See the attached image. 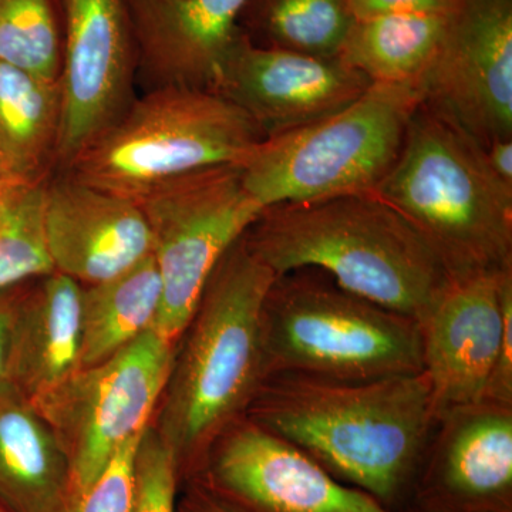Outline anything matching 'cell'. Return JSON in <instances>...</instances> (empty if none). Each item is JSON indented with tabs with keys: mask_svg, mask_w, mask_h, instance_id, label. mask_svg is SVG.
<instances>
[{
	"mask_svg": "<svg viewBox=\"0 0 512 512\" xmlns=\"http://www.w3.org/2000/svg\"><path fill=\"white\" fill-rule=\"evenodd\" d=\"M245 417L393 511L413 495L437 424L424 372L357 382L271 373Z\"/></svg>",
	"mask_w": 512,
	"mask_h": 512,
	"instance_id": "cell-1",
	"label": "cell"
},
{
	"mask_svg": "<svg viewBox=\"0 0 512 512\" xmlns=\"http://www.w3.org/2000/svg\"><path fill=\"white\" fill-rule=\"evenodd\" d=\"M275 276L239 238L212 271L175 345L150 426L170 451L180 485L200 474L215 441L244 419L268 376L262 306Z\"/></svg>",
	"mask_w": 512,
	"mask_h": 512,
	"instance_id": "cell-2",
	"label": "cell"
},
{
	"mask_svg": "<svg viewBox=\"0 0 512 512\" xmlns=\"http://www.w3.org/2000/svg\"><path fill=\"white\" fill-rule=\"evenodd\" d=\"M242 238L276 276L318 269L345 291L417 322L451 284L412 225L373 194L266 207Z\"/></svg>",
	"mask_w": 512,
	"mask_h": 512,
	"instance_id": "cell-3",
	"label": "cell"
},
{
	"mask_svg": "<svg viewBox=\"0 0 512 512\" xmlns=\"http://www.w3.org/2000/svg\"><path fill=\"white\" fill-rule=\"evenodd\" d=\"M372 194L412 225L451 282L511 271L512 188L470 134L427 104Z\"/></svg>",
	"mask_w": 512,
	"mask_h": 512,
	"instance_id": "cell-4",
	"label": "cell"
},
{
	"mask_svg": "<svg viewBox=\"0 0 512 512\" xmlns=\"http://www.w3.org/2000/svg\"><path fill=\"white\" fill-rule=\"evenodd\" d=\"M268 375L375 380L423 372L420 323L340 288L325 272L275 276L262 306Z\"/></svg>",
	"mask_w": 512,
	"mask_h": 512,
	"instance_id": "cell-5",
	"label": "cell"
},
{
	"mask_svg": "<svg viewBox=\"0 0 512 512\" xmlns=\"http://www.w3.org/2000/svg\"><path fill=\"white\" fill-rule=\"evenodd\" d=\"M262 138L258 124L215 90L154 87L131 100L63 173L137 202L181 175L238 165Z\"/></svg>",
	"mask_w": 512,
	"mask_h": 512,
	"instance_id": "cell-6",
	"label": "cell"
},
{
	"mask_svg": "<svg viewBox=\"0 0 512 512\" xmlns=\"http://www.w3.org/2000/svg\"><path fill=\"white\" fill-rule=\"evenodd\" d=\"M423 103L420 83H372L322 119L262 138L238 164L262 207L372 194Z\"/></svg>",
	"mask_w": 512,
	"mask_h": 512,
	"instance_id": "cell-7",
	"label": "cell"
},
{
	"mask_svg": "<svg viewBox=\"0 0 512 512\" xmlns=\"http://www.w3.org/2000/svg\"><path fill=\"white\" fill-rule=\"evenodd\" d=\"M163 285L156 326L177 345L215 266L264 207L238 165H217L157 185L137 201Z\"/></svg>",
	"mask_w": 512,
	"mask_h": 512,
	"instance_id": "cell-8",
	"label": "cell"
},
{
	"mask_svg": "<svg viewBox=\"0 0 512 512\" xmlns=\"http://www.w3.org/2000/svg\"><path fill=\"white\" fill-rule=\"evenodd\" d=\"M175 343L156 329L100 365L82 367L37 400L72 468L77 497L127 441L150 426L170 376Z\"/></svg>",
	"mask_w": 512,
	"mask_h": 512,
	"instance_id": "cell-9",
	"label": "cell"
},
{
	"mask_svg": "<svg viewBox=\"0 0 512 512\" xmlns=\"http://www.w3.org/2000/svg\"><path fill=\"white\" fill-rule=\"evenodd\" d=\"M420 87L481 147L512 138V0H461Z\"/></svg>",
	"mask_w": 512,
	"mask_h": 512,
	"instance_id": "cell-10",
	"label": "cell"
},
{
	"mask_svg": "<svg viewBox=\"0 0 512 512\" xmlns=\"http://www.w3.org/2000/svg\"><path fill=\"white\" fill-rule=\"evenodd\" d=\"M62 23V123L56 165L66 168L123 113L136 72L124 0H57Z\"/></svg>",
	"mask_w": 512,
	"mask_h": 512,
	"instance_id": "cell-11",
	"label": "cell"
},
{
	"mask_svg": "<svg viewBox=\"0 0 512 512\" xmlns=\"http://www.w3.org/2000/svg\"><path fill=\"white\" fill-rule=\"evenodd\" d=\"M198 480L244 512L393 511L247 419L215 441Z\"/></svg>",
	"mask_w": 512,
	"mask_h": 512,
	"instance_id": "cell-12",
	"label": "cell"
},
{
	"mask_svg": "<svg viewBox=\"0 0 512 512\" xmlns=\"http://www.w3.org/2000/svg\"><path fill=\"white\" fill-rule=\"evenodd\" d=\"M372 82L340 57L258 45L242 30L215 92L245 111L264 137L322 119L355 101Z\"/></svg>",
	"mask_w": 512,
	"mask_h": 512,
	"instance_id": "cell-13",
	"label": "cell"
},
{
	"mask_svg": "<svg viewBox=\"0 0 512 512\" xmlns=\"http://www.w3.org/2000/svg\"><path fill=\"white\" fill-rule=\"evenodd\" d=\"M412 497L420 512H512V406L480 400L441 414Z\"/></svg>",
	"mask_w": 512,
	"mask_h": 512,
	"instance_id": "cell-14",
	"label": "cell"
},
{
	"mask_svg": "<svg viewBox=\"0 0 512 512\" xmlns=\"http://www.w3.org/2000/svg\"><path fill=\"white\" fill-rule=\"evenodd\" d=\"M510 308L512 269L451 282L420 320L423 372L437 420L483 399Z\"/></svg>",
	"mask_w": 512,
	"mask_h": 512,
	"instance_id": "cell-15",
	"label": "cell"
},
{
	"mask_svg": "<svg viewBox=\"0 0 512 512\" xmlns=\"http://www.w3.org/2000/svg\"><path fill=\"white\" fill-rule=\"evenodd\" d=\"M43 227L55 271L82 286L123 274L153 254L150 229L136 201L66 173L47 178Z\"/></svg>",
	"mask_w": 512,
	"mask_h": 512,
	"instance_id": "cell-16",
	"label": "cell"
},
{
	"mask_svg": "<svg viewBox=\"0 0 512 512\" xmlns=\"http://www.w3.org/2000/svg\"><path fill=\"white\" fill-rule=\"evenodd\" d=\"M249 0H124L136 69L154 87L215 90Z\"/></svg>",
	"mask_w": 512,
	"mask_h": 512,
	"instance_id": "cell-17",
	"label": "cell"
},
{
	"mask_svg": "<svg viewBox=\"0 0 512 512\" xmlns=\"http://www.w3.org/2000/svg\"><path fill=\"white\" fill-rule=\"evenodd\" d=\"M82 369V285L60 272L20 289L9 383L35 403Z\"/></svg>",
	"mask_w": 512,
	"mask_h": 512,
	"instance_id": "cell-18",
	"label": "cell"
},
{
	"mask_svg": "<svg viewBox=\"0 0 512 512\" xmlns=\"http://www.w3.org/2000/svg\"><path fill=\"white\" fill-rule=\"evenodd\" d=\"M72 468L35 404L0 386V505L8 512H69Z\"/></svg>",
	"mask_w": 512,
	"mask_h": 512,
	"instance_id": "cell-19",
	"label": "cell"
},
{
	"mask_svg": "<svg viewBox=\"0 0 512 512\" xmlns=\"http://www.w3.org/2000/svg\"><path fill=\"white\" fill-rule=\"evenodd\" d=\"M62 123L59 80L0 62V154L13 180H47Z\"/></svg>",
	"mask_w": 512,
	"mask_h": 512,
	"instance_id": "cell-20",
	"label": "cell"
},
{
	"mask_svg": "<svg viewBox=\"0 0 512 512\" xmlns=\"http://www.w3.org/2000/svg\"><path fill=\"white\" fill-rule=\"evenodd\" d=\"M163 298L153 254L123 274L82 286V367L100 365L156 326Z\"/></svg>",
	"mask_w": 512,
	"mask_h": 512,
	"instance_id": "cell-21",
	"label": "cell"
},
{
	"mask_svg": "<svg viewBox=\"0 0 512 512\" xmlns=\"http://www.w3.org/2000/svg\"><path fill=\"white\" fill-rule=\"evenodd\" d=\"M451 13H392L356 20L340 59L372 83H420Z\"/></svg>",
	"mask_w": 512,
	"mask_h": 512,
	"instance_id": "cell-22",
	"label": "cell"
},
{
	"mask_svg": "<svg viewBox=\"0 0 512 512\" xmlns=\"http://www.w3.org/2000/svg\"><path fill=\"white\" fill-rule=\"evenodd\" d=\"M244 10L262 46L316 57H338L356 22L349 0H249Z\"/></svg>",
	"mask_w": 512,
	"mask_h": 512,
	"instance_id": "cell-23",
	"label": "cell"
},
{
	"mask_svg": "<svg viewBox=\"0 0 512 512\" xmlns=\"http://www.w3.org/2000/svg\"><path fill=\"white\" fill-rule=\"evenodd\" d=\"M0 62L59 80L62 23L57 0H0Z\"/></svg>",
	"mask_w": 512,
	"mask_h": 512,
	"instance_id": "cell-24",
	"label": "cell"
},
{
	"mask_svg": "<svg viewBox=\"0 0 512 512\" xmlns=\"http://www.w3.org/2000/svg\"><path fill=\"white\" fill-rule=\"evenodd\" d=\"M46 181L20 185L0 212V289L55 272L43 227Z\"/></svg>",
	"mask_w": 512,
	"mask_h": 512,
	"instance_id": "cell-25",
	"label": "cell"
},
{
	"mask_svg": "<svg viewBox=\"0 0 512 512\" xmlns=\"http://www.w3.org/2000/svg\"><path fill=\"white\" fill-rule=\"evenodd\" d=\"M178 477L170 451L153 427L141 434L134 457V493L130 512H175Z\"/></svg>",
	"mask_w": 512,
	"mask_h": 512,
	"instance_id": "cell-26",
	"label": "cell"
},
{
	"mask_svg": "<svg viewBox=\"0 0 512 512\" xmlns=\"http://www.w3.org/2000/svg\"><path fill=\"white\" fill-rule=\"evenodd\" d=\"M140 437L127 441L92 487L76 498L69 512H130L134 493V457Z\"/></svg>",
	"mask_w": 512,
	"mask_h": 512,
	"instance_id": "cell-27",
	"label": "cell"
},
{
	"mask_svg": "<svg viewBox=\"0 0 512 512\" xmlns=\"http://www.w3.org/2000/svg\"><path fill=\"white\" fill-rule=\"evenodd\" d=\"M481 400L512 406V308L505 315L500 346Z\"/></svg>",
	"mask_w": 512,
	"mask_h": 512,
	"instance_id": "cell-28",
	"label": "cell"
},
{
	"mask_svg": "<svg viewBox=\"0 0 512 512\" xmlns=\"http://www.w3.org/2000/svg\"><path fill=\"white\" fill-rule=\"evenodd\" d=\"M461 0H349L356 20L392 13H453Z\"/></svg>",
	"mask_w": 512,
	"mask_h": 512,
	"instance_id": "cell-29",
	"label": "cell"
},
{
	"mask_svg": "<svg viewBox=\"0 0 512 512\" xmlns=\"http://www.w3.org/2000/svg\"><path fill=\"white\" fill-rule=\"evenodd\" d=\"M175 512H244L215 494L198 480H188L178 487Z\"/></svg>",
	"mask_w": 512,
	"mask_h": 512,
	"instance_id": "cell-30",
	"label": "cell"
},
{
	"mask_svg": "<svg viewBox=\"0 0 512 512\" xmlns=\"http://www.w3.org/2000/svg\"><path fill=\"white\" fill-rule=\"evenodd\" d=\"M22 285L0 289V386L9 382L10 343Z\"/></svg>",
	"mask_w": 512,
	"mask_h": 512,
	"instance_id": "cell-31",
	"label": "cell"
},
{
	"mask_svg": "<svg viewBox=\"0 0 512 512\" xmlns=\"http://www.w3.org/2000/svg\"><path fill=\"white\" fill-rule=\"evenodd\" d=\"M485 158L495 177L512 188V138L493 141L484 148Z\"/></svg>",
	"mask_w": 512,
	"mask_h": 512,
	"instance_id": "cell-32",
	"label": "cell"
},
{
	"mask_svg": "<svg viewBox=\"0 0 512 512\" xmlns=\"http://www.w3.org/2000/svg\"><path fill=\"white\" fill-rule=\"evenodd\" d=\"M26 183H20V181L0 180V212L6 207L12 195L18 191L20 185ZM37 184V183H36Z\"/></svg>",
	"mask_w": 512,
	"mask_h": 512,
	"instance_id": "cell-33",
	"label": "cell"
},
{
	"mask_svg": "<svg viewBox=\"0 0 512 512\" xmlns=\"http://www.w3.org/2000/svg\"><path fill=\"white\" fill-rule=\"evenodd\" d=\"M0 180L16 181V180H13L12 177H10L8 170H6V165H5V161H3L2 154H0Z\"/></svg>",
	"mask_w": 512,
	"mask_h": 512,
	"instance_id": "cell-34",
	"label": "cell"
},
{
	"mask_svg": "<svg viewBox=\"0 0 512 512\" xmlns=\"http://www.w3.org/2000/svg\"><path fill=\"white\" fill-rule=\"evenodd\" d=\"M0 512H8L5 510V508L2 507V505H0Z\"/></svg>",
	"mask_w": 512,
	"mask_h": 512,
	"instance_id": "cell-35",
	"label": "cell"
}]
</instances>
